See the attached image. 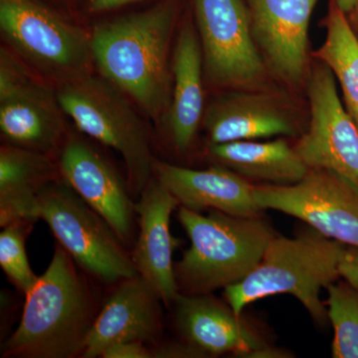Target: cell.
Returning a JSON list of instances; mask_svg holds the SVG:
<instances>
[{"label":"cell","instance_id":"cell-6","mask_svg":"<svg viewBox=\"0 0 358 358\" xmlns=\"http://www.w3.org/2000/svg\"><path fill=\"white\" fill-rule=\"evenodd\" d=\"M0 28L11 52L59 85L92 74L91 34L36 0H0Z\"/></svg>","mask_w":358,"mask_h":358},{"label":"cell","instance_id":"cell-5","mask_svg":"<svg viewBox=\"0 0 358 358\" xmlns=\"http://www.w3.org/2000/svg\"><path fill=\"white\" fill-rule=\"evenodd\" d=\"M56 92L63 112L82 133L121 155L131 192H143L154 176L155 159L147 127L131 99L93 74L59 85Z\"/></svg>","mask_w":358,"mask_h":358},{"label":"cell","instance_id":"cell-4","mask_svg":"<svg viewBox=\"0 0 358 358\" xmlns=\"http://www.w3.org/2000/svg\"><path fill=\"white\" fill-rule=\"evenodd\" d=\"M345 246L312 227L294 238L275 234L256 268L241 281L226 287L224 298L242 315L249 303L274 294H291L315 324L326 327L327 308L320 293L341 278L338 264Z\"/></svg>","mask_w":358,"mask_h":358},{"label":"cell","instance_id":"cell-7","mask_svg":"<svg viewBox=\"0 0 358 358\" xmlns=\"http://www.w3.org/2000/svg\"><path fill=\"white\" fill-rule=\"evenodd\" d=\"M38 218L75 263L100 281L121 282L138 275L114 230L64 179L52 181L40 193Z\"/></svg>","mask_w":358,"mask_h":358},{"label":"cell","instance_id":"cell-23","mask_svg":"<svg viewBox=\"0 0 358 358\" xmlns=\"http://www.w3.org/2000/svg\"><path fill=\"white\" fill-rule=\"evenodd\" d=\"M327 315L334 327V358H358V292L345 280L327 287Z\"/></svg>","mask_w":358,"mask_h":358},{"label":"cell","instance_id":"cell-22","mask_svg":"<svg viewBox=\"0 0 358 358\" xmlns=\"http://www.w3.org/2000/svg\"><path fill=\"white\" fill-rule=\"evenodd\" d=\"M326 37L313 57L333 72L343 94V103L358 128V39L346 14L331 0L324 20Z\"/></svg>","mask_w":358,"mask_h":358},{"label":"cell","instance_id":"cell-12","mask_svg":"<svg viewBox=\"0 0 358 358\" xmlns=\"http://www.w3.org/2000/svg\"><path fill=\"white\" fill-rule=\"evenodd\" d=\"M319 0H246L252 36L268 75L299 89L310 76V23Z\"/></svg>","mask_w":358,"mask_h":358},{"label":"cell","instance_id":"cell-21","mask_svg":"<svg viewBox=\"0 0 358 358\" xmlns=\"http://www.w3.org/2000/svg\"><path fill=\"white\" fill-rule=\"evenodd\" d=\"M206 152L215 164L266 185H294L310 171L294 145L282 136L268 141L208 143Z\"/></svg>","mask_w":358,"mask_h":358},{"label":"cell","instance_id":"cell-16","mask_svg":"<svg viewBox=\"0 0 358 358\" xmlns=\"http://www.w3.org/2000/svg\"><path fill=\"white\" fill-rule=\"evenodd\" d=\"M178 205L176 197L155 176L136 203L140 236L131 256L134 265L138 275L155 289L167 307L179 294L173 262L176 242L169 229L171 213Z\"/></svg>","mask_w":358,"mask_h":358},{"label":"cell","instance_id":"cell-28","mask_svg":"<svg viewBox=\"0 0 358 358\" xmlns=\"http://www.w3.org/2000/svg\"><path fill=\"white\" fill-rule=\"evenodd\" d=\"M136 1L138 0H88V8L93 13H108Z\"/></svg>","mask_w":358,"mask_h":358},{"label":"cell","instance_id":"cell-15","mask_svg":"<svg viewBox=\"0 0 358 358\" xmlns=\"http://www.w3.org/2000/svg\"><path fill=\"white\" fill-rule=\"evenodd\" d=\"M58 157L61 178L100 214L122 243H129L136 204L115 166L91 143L73 134L68 136Z\"/></svg>","mask_w":358,"mask_h":358},{"label":"cell","instance_id":"cell-30","mask_svg":"<svg viewBox=\"0 0 358 358\" xmlns=\"http://www.w3.org/2000/svg\"><path fill=\"white\" fill-rule=\"evenodd\" d=\"M348 22H350V27H352L353 33L358 39V6L348 14H346Z\"/></svg>","mask_w":358,"mask_h":358},{"label":"cell","instance_id":"cell-27","mask_svg":"<svg viewBox=\"0 0 358 358\" xmlns=\"http://www.w3.org/2000/svg\"><path fill=\"white\" fill-rule=\"evenodd\" d=\"M152 355L155 358L208 357L206 353L188 343L185 345L169 343L162 345L157 350H152Z\"/></svg>","mask_w":358,"mask_h":358},{"label":"cell","instance_id":"cell-11","mask_svg":"<svg viewBox=\"0 0 358 358\" xmlns=\"http://www.w3.org/2000/svg\"><path fill=\"white\" fill-rule=\"evenodd\" d=\"M307 92L310 119L294 148L308 169L333 171L358 188V128L333 72L319 60L310 68Z\"/></svg>","mask_w":358,"mask_h":358},{"label":"cell","instance_id":"cell-25","mask_svg":"<svg viewBox=\"0 0 358 358\" xmlns=\"http://www.w3.org/2000/svg\"><path fill=\"white\" fill-rule=\"evenodd\" d=\"M103 358H150L152 350L141 341H124L109 346L101 355Z\"/></svg>","mask_w":358,"mask_h":358},{"label":"cell","instance_id":"cell-1","mask_svg":"<svg viewBox=\"0 0 358 358\" xmlns=\"http://www.w3.org/2000/svg\"><path fill=\"white\" fill-rule=\"evenodd\" d=\"M178 14L176 2L164 0L101 23L91 32L92 54L101 76L155 122H164L171 103V47Z\"/></svg>","mask_w":358,"mask_h":358},{"label":"cell","instance_id":"cell-13","mask_svg":"<svg viewBox=\"0 0 358 358\" xmlns=\"http://www.w3.org/2000/svg\"><path fill=\"white\" fill-rule=\"evenodd\" d=\"M208 143L301 136L305 131L293 103L267 88L223 90L205 109Z\"/></svg>","mask_w":358,"mask_h":358},{"label":"cell","instance_id":"cell-17","mask_svg":"<svg viewBox=\"0 0 358 358\" xmlns=\"http://www.w3.org/2000/svg\"><path fill=\"white\" fill-rule=\"evenodd\" d=\"M159 300L140 275L122 280L94 320L82 357H101L117 343L154 341L162 331Z\"/></svg>","mask_w":358,"mask_h":358},{"label":"cell","instance_id":"cell-10","mask_svg":"<svg viewBox=\"0 0 358 358\" xmlns=\"http://www.w3.org/2000/svg\"><path fill=\"white\" fill-rule=\"evenodd\" d=\"M262 210L273 209L300 219L327 238L358 248V188L348 179L310 169L291 185H254Z\"/></svg>","mask_w":358,"mask_h":358},{"label":"cell","instance_id":"cell-18","mask_svg":"<svg viewBox=\"0 0 358 358\" xmlns=\"http://www.w3.org/2000/svg\"><path fill=\"white\" fill-rule=\"evenodd\" d=\"M154 176L180 206L190 210L210 209L236 216H258L264 211L254 199V185L248 179L220 164L199 171L155 159Z\"/></svg>","mask_w":358,"mask_h":358},{"label":"cell","instance_id":"cell-19","mask_svg":"<svg viewBox=\"0 0 358 358\" xmlns=\"http://www.w3.org/2000/svg\"><path fill=\"white\" fill-rule=\"evenodd\" d=\"M173 49L171 103L164 122L171 143L179 154L192 147L203 121L204 68L196 27L185 20Z\"/></svg>","mask_w":358,"mask_h":358},{"label":"cell","instance_id":"cell-3","mask_svg":"<svg viewBox=\"0 0 358 358\" xmlns=\"http://www.w3.org/2000/svg\"><path fill=\"white\" fill-rule=\"evenodd\" d=\"M179 222L190 248L174 264L179 293L207 294L243 280L256 268L275 236L258 216H236L219 210L207 215L180 206Z\"/></svg>","mask_w":358,"mask_h":358},{"label":"cell","instance_id":"cell-24","mask_svg":"<svg viewBox=\"0 0 358 358\" xmlns=\"http://www.w3.org/2000/svg\"><path fill=\"white\" fill-rule=\"evenodd\" d=\"M31 222L18 221L3 227L0 234V266L18 291L27 294L38 277L26 255L25 239Z\"/></svg>","mask_w":358,"mask_h":358},{"label":"cell","instance_id":"cell-20","mask_svg":"<svg viewBox=\"0 0 358 358\" xmlns=\"http://www.w3.org/2000/svg\"><path fill=\"white\" fill-rule=\"evenodd\" d=\"M52 155L6 145L0 148V226L38 220L40 193L60 178Z\"/></svg>","mask_w":358,"mask_h":358},{"label":"cell","instance_id":"cell-14","mask_svg":"<svg viewBox=\"0 0 358 358\" xmlns=\"http://www.w3.org/2000/svg\"><path fill=\"white\" fill-rule=\"evenodd\" d=\"M176 322L186 343L208 357L232 353L240 357H291L268 345L260 333L211 294L179 293L173 301Z\"/></svg>","mask_w":358,"mask_h":358},{"label":"cell","instance_id":"cell-8","mask_svg":"<svg viewBox=\"0 0 358 358\" xmlns=\"http://www.w3.org/2000/svg\"><path fill=\"white\" fill-rule=\"evenodd\" d=\"M204 76L221 90L267 88L246 0H193Z\"/></svg>","mask_w":358,"mask_h":358},{"label":"cell","instance_id":"cell-26","mask_svg":"<svg viewBox=\"0 0 358 358\" xmlns=\"http://www.w3.org/2000/svg\"><path fill=\"white\" fill-rule=\"evenodd\" d=\"M338 272L341 279L358 292V248L346 245L339 261Z\"/></svg>","mask_w":358,"mask_h":358},{"label":"cell","instance_id":"cell-2","mask_svg":"<svg viewBox=\"0 0 358 358\" xmlns=\"http://www.w3.org/2000/svg\"><path fill=\"white\" fill-rule=\"evenodd\" d=\"M75 261L60 244L46 272L25 294L20 327L3 357L72 358L84 352L96 317Z\"/></svg>","mask_w":358,"mask_h":358},{"label":"cell","instance_id":"cell-29","mask_svg":"<svg viewBox=\"0 0 358 358\" xmlns=\"http://www.w3.org/2000/svg\"><path fill=\"white\" fill-rule=\"evenodd\" d=\"M334 1L345 14L352 13L353 9L358 6V0H334Z\"/></svg>","mask_w":358,"mask_h":358},{"label":"cell","instance_id":"cell-9","mask_svg":"<svg viewBox=\"0 0 358 358\" xmlns=\"http://www.w3.org/2000/svg\"><path fill=\"white\" fill-rule=\"evenodd\" d=\"M64 112L44 80L7 48L0 51V131L9 145L58 154L68 131Z\"/></svg>","mask_w":358,"mask_h":358}]
</instances>
